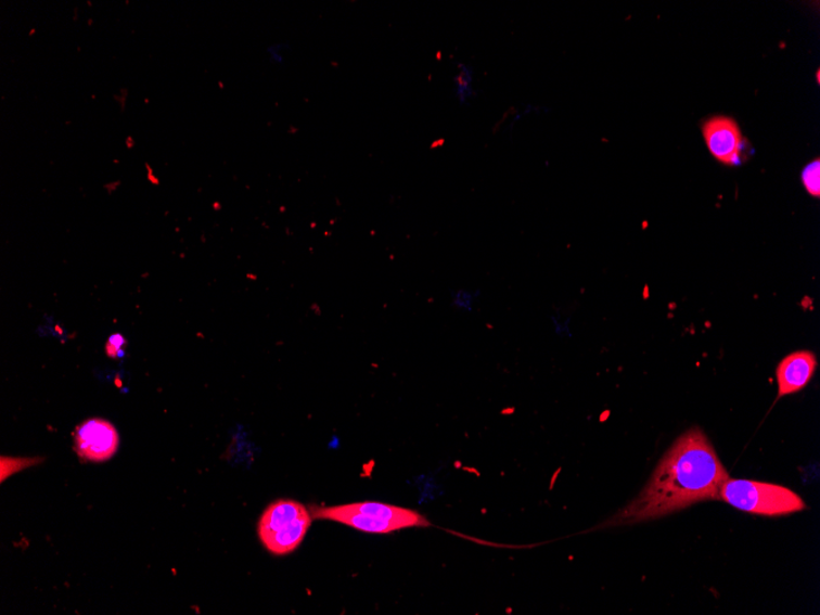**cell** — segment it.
Masks as SVG:
<instances>
[{
  "instance_id": "cell-1",
  "label": "cell",
  "mask_w": 820,
  "mask_h": 615,
  "mask_svg": "<svg viewBox=\"0 0 820 615\" xmlns=\"http://www.w3.org/2000/svg\"><path fill=\"white\" fill-rule=\"evenodd\" d=\"M729 478L709 439L701 428L693 427L666 452L639 496L599 529L637 525L696 502L720 500V488Z\"/></svg>"
},
{
  "instance_id": "cell-2",
  "label": "cell",
  "mask_w": 820,
  "mask_h": 615,
  "mask_svg": "<svg viewBox=\"0 0 820 615\" xmlns=\"http://www.w3.org/2000/svg\"><path fill=\"white\" fill-rule=\"evenodd\" d=\"M317 520L338 522L363 534L388 535L397 530L432 526L418 511L384 504V502L363 501L332 508H311Z\"/></svg>"
},
{
  "instance_id": "cell-3",
  "label": "cell",
  "mask_w": 820,
  "mask_h": 615,
  "mask_svg": "<svg viewBox=\"0 0 820 615\" xmlns=\"http://www.w3.org/2000/svg\"><path fill=\"white\" fill-rule=\"evenodd\" d=\"M719 499L734 509L767 517L787 516L806 509L804 499L786 487L745 479H727Z\"/></svg>"
},
{
  "instance_id": "cell-4",
  "label": "cell",
  "mask_w": 820,
  "mask_h": 615,
  "mask_svg": "<svg viewBox=\"0 0 820 615\" xmlns=\"http://www.w3.org/2000/svg\"><path fill=\"white\" fill-rule=\"evenodd\" d=\"M312 525V514L295 500L270 504L258 522V537L269 553L286 555L300 547Z\"/></svg>"
},
{
  "instance_id": "cell-5",
  "label": "cell",
  "mask_w": 820,
  "mask_h": 615,
  "mask_svg": "<svg viewBox=\"0 0 820 615\" xmlns=\"http://www.w3.org/2000/svg\"><path fill=\"white\" fill-rule=\"evenodd\" d=\"M76 452L84 461L105 462L116 454L119 437L116 427L104 419H89L74 433Z\"/></svg>"
},
{
  "instance_id": "cell-6",
  "label": "cell",
  "mask_w": 820,
  "mask_h": 615,
  "mask_svg": "<svg viewBox=\"0 0 820 615\" xmlns=\"http://www.w3.org/2000/svg\"><path fill=\"white\" fill-rule=\"evenodd\" d=\"M705 143L717 162L739 165L745 151L744 138L738 124L727 117H715L704 125Z\"/></svg>"
},
{
  "instance_id": "cell-7",
  "label": "cell",
  "mask_w": 820,
  "mask_h": 615,
  "mask_svg": "<svg viewBox=\"0 0 820 615\" xmlns=\"http://www.w3.org/2000/svg\"><path fill=\"white\" fill-rule=\"evenodd\" d=\"M812 351L798 350L782 359L777 369L779 398L803 390L812 381L817 370Z\"/></svg>"
},
{
  "instance_id": "cell-8",
  "label": "cell",
  "mask_w": 820,
  "mask_h": 615,
  "mask_svg": "<svg viewBox=\"0 0 820 615\" xmlns=\"http://www.w3.org/2000/svg\"><path fill=\"white\" fill-rule=\"evenodd\" d=\"M453 97L461 106H469L471 101L477 97V91L473 87L474 69L467 63H459L458 72L453 76Z\"/></svg>"
},
{
  "instance_id": "cell-9",
  "label": "cell",
  "mask_w": 820,
  "mask_h": 615,
  "mask_svg": "<svg viewBox=\"0 0 820 615\" xmlns=\"http://www.w3.org/2000/svg\"><path fill=\"white\" fill-rule=\"evenodd\" d=\"M481 295V291H465V289H458V291L451 292V306L454 310L460 312H472L473 305L477 302Z\"/></svg>"
},
{
  "instance_id": "cell-10",
  "label": "cell",
  "mask_w": 820,
  "mask_h": 615,
  "mask_svg": "<svg viewBox=\"0 0 820 615\" xmlns=\"http://www.w3.org/2000/svg\"><path fill=\"white\" fill-rule=\"evenodd\" d=\"M803 183L806 191L818 198L820 194V163L816 161L807 165L803 171Z\"/></svg>"
},
{
  "instance_id": "cell-11",
  "label": "cell",
  "mask_w": 820,
  "mask_h": 615,
  "mask_svg": "<svg viewBox=\"0 0 820 615\" xmlns=\"http://www.w3.org/2000/svg\"><path fill=\"white\" fill-rule=\"evenodd\" d=\"M287 44L285 43H274L270 44L267 49L268 57L270 62L278 65H283L285 63L286 57V50Z\"/></svg>"
},
{
  "instance_id": "cell-12",
  "label": "cell",
  "mask_w": 820,
  "mask_h": 615,
  "mask_svg": "<svg viewBox=\"0 0 820 615\" xmlns=\"http://www.w3.org/2000/svg\"><path fill=\"white\" fill-rule=\"evenodd\" d=\"M125 343L126 341L123 337V335H119V334L112 335L106 346L107 356L114 359L117 358L118 351L123 349V347L125 346Z\"/></svg>"
}]
</instances>
